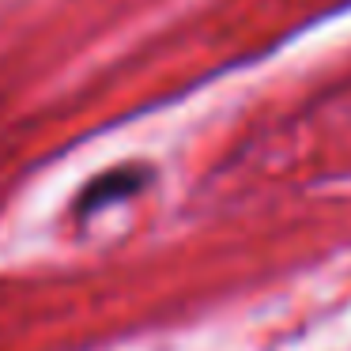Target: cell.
I'll return each mask as SVG.
<instances>
[{"label": "cell", "instance_id": "obj_1", "mask_svg": "<svg viewBox=\"0 0 351 351\" xmlns=\"http://www.w3.org/2000/svg\"><path fill=\"white\" fill-rule=\"evenodd\" d=\"M147 178H152V174H147V167H117V170H110V174L95 178V182L84 189L76 212L80 215H91L95 208H102V204H114V200H121V197H132V193L144 189Z\"/></svg>", "mask_w": 351, "mask_h": 351}]
</instances>
